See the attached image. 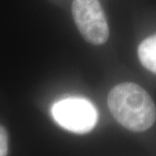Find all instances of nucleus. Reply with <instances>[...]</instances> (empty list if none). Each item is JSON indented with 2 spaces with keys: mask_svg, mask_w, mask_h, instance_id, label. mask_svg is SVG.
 Returning <instances> with one entry per match:
<instances>
[{
  "mask_svg": "<svg viewBox=\"0 0 156 156\" xmlns=\"http://www.w3.org/2000/svg\"><path fill=\"white\" fill-rule=\"evenodd\" d=\"M108 107L118 123L134 132L147 130L156 119L155 104L150 95L134 83H122L108 95Z\"/></svg>",
  "mask_w": 156,
  "mask_h": 156,
  "instance_id": "f257e3e1",
  "label": "nucleus"
},
{
  "mask_svg": "<svg viewBox=\"0 0 156 156\" xmlns=\"http://www.w3.org/2000/svg\"><path fill=\"white\" fill-rule=\"evenodd\" d=\"M51 114L61 127L77 134L92 131L98 122V111L94 104L82 97H69L55 102Z\"/></svg>",
  "mask_w": 156,
  "mask_h": 156,
  "instance_id": "f03ea898",
  "label": "nucleus"
},
{
  "mask_svg": "<svg viewBox=\"0 0 156 156\" xmlns=\"http://www.w3.org/2000/svg\"><path fill=\"white\" fill-rule=\"evenodd\" d=\"M74 20L86 41L95 45L105 44L109 38V26L99 0H74Z\"/></svg>",
  "mask_w": 156,
  "mask_h": 156,
  "instance_id": "7ed1b4c3",
  "label": "nucleus"
},
{
  "mask_svg": "<svg viewBox=\"0 0 156 156\" xmlns=\"http://www.w3.org/2000/svg\"><path fill=\"white\" fill-rule=\"evenodd\" d=\"M138 58L145 69L156 74V34L145 38L138 46Z\"/></svg>",
  "mask_w": 156,
  "mask_h": 156,
  "instance_id": "20e7f679",
  "label": "nucleus"
},
{
  "mask_svg": "<svg viewBox=\"0 0 156 156\" xmlns=\"http://www.w3.org/2000/svg\"><path fill=\"white\" fill-rule=\"evenodd\" d=\"M8 152V136L6 130L0 125V156H6Z\"/></svg>",
  "mask_w": 156,
  "mask_h": 156,
  "instance_id": "39448f33",
  "label": "nucleus"
}]
</instances>
